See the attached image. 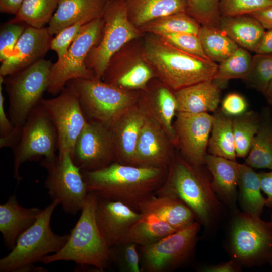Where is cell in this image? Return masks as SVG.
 Returning <instances> with one entry per match:
<instances>
[{
  "label": "cell",
  "instance_id": "1",
  "mask_svg": "<svg viewBox=\"0 0 272 272\" xmlns=\"http://www.w3.org/2000/svg\"><path fill=\"white\" fill-rule=\"evenodd\" d=\"M168 169L115 162L100 169L81 172L88 192L121 201L139 211V206L162 185Z\"/></svg>",
  "mask_w": 272,
  "mask_h": 272
},
{
  "label": "cell",
  "instance_id": "2",
  "mask_svg": "<svg viewBox=\"0 0 272 272\" xmlns=\"http://www.w3.org/2000/svg\"><path fill=\"white\" fill-rule=\"evenodd\" d=\"M168 194L181 200L200 224L209 226L217 218L221 204L211 187V180L201 166L191 165L175 154L166 179L155 194Z\"/></svg>",
  "mask_w": 272,
  "mask_h": 272
},
{
  "label": "cell",
  "instance_id": "3",
  "mask_svg": "<svg viewBox=\"0 0 272 272\" xmlns=\"http://www.w3.org/2000/svg\"><path fill=\"white\" fill-rule=\"evenodd\" d=\"M145 56L163 84L173 92L213 80L218 65L182 51L162 38L147 40Z\"/></svg>",
  "mask_w": 272,
  "mask_h": 272
},
{
  "label": "cell",
  "instance_id": "4",
  "mask_svg": "<svg viewBox=\"0 0 272 272\" xmlns=\"http://www.w3.org/2000/svg\"><path fill=\"white\" fill-rule=\"evenodd\" d=\"M97 195L89 192L79 219L67 241L58 252L47 255L41 262L47 264L58 261H73L103 270L112 260L107 245L98 226L95 216Z\"/></svg>",
  "mask_w": 272,
  "mask_h": 272
},
{
  "label": "cell",
  "instance_id": "5",
  "mask_svg": "<svg viewBox=\"0 0 272 272\" xmlns=\"http://www.w3.org/2000/svg\"><path fill=\"white\" fill-rule=\"evenodd\" d=\"M57 200L42 210L35 222L18 237L11 252L0 259L1 272L47 271L34 263L41 262L47 255L58 252L66 243L69 234L54 233L50 226Z\"/></svg>",
  "mask_w": 272,
  "mask_h": 272
},
{
  "label": "cell",
  "instance_id": "6",
  "mask_svg": "<svg viewBox=\"0 0 272 272\" xmlns=\"http://www.w3.org/2000/svg\"><path fill=\"white\" fill-rule=\"evenodd\" d=\"M67 84L75 90L87 121L109 128L120 114L137 103L140 98L129 90L97 78L74 79Z\"/></svg>",
  "mask_w": 272,
  "mask_h": 272
},
{
  "label": "cell",
  "instance_id": "7",
  "mask_svg": "<svg viewBox=\"0 0 272 272\" xmlns=\"http://www.w3.org/2000/svg\"><path fill=\"white\" fill-rule=\"evenodd\" d=\"M12 149L14 155L13 176L17 186L22 180L19 172L22 164L40 159L52 160L57 157V132L40 102L20 127L18 138Z\"/></svg>",
  "mask_w": 272,
  "mask_h": 272
},
{
  "label": "cell",
  "instance_id": "8",
  "mask_svg": "<svg viewBox=\"0 0 272 272\" xmlns=\"http://www.w3.org/2000/svg\"><path fill=\"white\" fill-rule=\"evenodd\" d=\"M103 35L99 43L89 52L87 67L95 78H103L114 54L126 43L137 38L139 32L130 21L125 0H109L104 10Z\"/></svg>",
  "mask_w": 272,
  "mask_h": 272
},
{
  "label": "cell",
  "instance_id": "9",
  "mask_svg": "<svg viewBox=\"0 0 272 272\" xmlns=\"http://www.w3.org/2000/svg\"><path fill=\"white\" fill-rule=\"evenodd\" d=\"M53 63L41 59L13 74L4 77L9 100L8 117L14 127H21L47 91Z\"/></svg>",
  "mask_w": 272,
  "mask_h": 272
},
{
  "label": "cell",
  "instance_id": "10",
  "mask_svg": "<svg viewBox=\"0 0 272 272\" xmlns=\"http://www.w3.org/2000/svg\"><path fill=\"white\" fill-rule=\"evenodd\" d=\"M230 249L241 266H258L272 257V227L260 216L237 212L232 223Z\"/></svg>",
  "mask_w": 272,
  "mask_h": 272
},
{
  "label": "cell",
  "instance_id": "11",
  "mask_svg": "<svg viewBox=\"0 0 272 272\" xmlns=\"http://www.w3.org/2000/svg\"><path fill=\"white\" fill-rule=\"evenodd\" d=\"M40 164L48 172L45 186L52 200H57L67 214L76 215L81 211L89 192L70 152L58 153L52 160L42 159Z\"/></svg>",
  "mask_w": 272,
  "mask_h": 272
},
{
  "label": "cell",
  "instance_id": "12",
  "mask_svg": "<svg viewBox=\"0 0 272 272\" xmlns=\"http://www.w3.org/2000/svg\"><path fill=\"white\" fill-rule=\"evenodd\" d=\"M103 26L102 17L84 24L70 46L64 57L53 63L49 74L47 91L55 96L74 79L95 78L87 66V57L97 42Z\"/></svg>",
  "mask_w": 272,
  "mask_h": 272
},
{
  "label": "cell",
  "instance_id": "13",
  "mask_svg": "<svg viewBox=\"0 0 272 272\" xmlns=\"http://www.w3.org/2000/svg\"><path fill=\"white\" fill-rule=\"evenodd\" d=\"M200 227L195 221L153 244L139 246L141 271L168 272L184 264L195 250Z\"/></svg>",
  "mask_w": 272,
  "mask_h": 272
},
{
  "label": "cell",
  "instance_id": "14",
  "mask_svg": "<svg viewBox=\"0 0 272 272\" xmlns=\"http://www.w3.org/2000/svg\"><path fill=\"white\" fill-rule=\"evenodd\" d=\"M40 104L55 128L58 153L69 151L71 154L77 138L88 122L75 90L67 84L58 95L42 98Z\"/></svg>",
  "mask_w": 272,
  "mask_h": 272
},
{
  "label": "cell",
  "instance_id": "15",
  "mask_svg": "<svg viewBox=\"0 0 272 272\" xmlns=\"http://www.w3.org/2000/svg\"><path fill=\"white\" fill-rule=\"evenodd\" d=\"M71 156L81 171L100 169L116 162L110 129L100 123L88 121Z\"/></svg>",
  "mask_w": 272,
  "mask_h": 272
},
{
  "label": "cell",
  "instance_id": "16",
  "mask_svg": "<svg viewBox=\"0 0 272 272\" xmlns=\"http://www.w3.org/2000/svg\"><path fill=\"white\" fill-rule=\"evenodd\" d=\"M213 115L208 113L177 112L173 122L176 145L181 156L192 165L205 163Z\"/></svg>",
  "mask_w": 272,
  "mask_h": 272
},
{
  "label": "cell",
  "instance_id": "17",
  "mask_svg": "<svg viewBox=\"0 0 272 272\" xmlns=\"http://www.w3.org/2000/svg\"><path fill=\"white\" fill-rule=\"evenodd\" d=\"M173 146L162 128L146 115L135 148V166L168 168L175 155Z\"/></svg>",
  "mask_w": 272,
  "mask_h": 272
},
{
  "label": "cell",
  "instance_id": "18",
  "mask_svg": "<svg viewBox=\"0 0 272 272\" xmlns=\"http://www.w3.org/2000/svg\"><path fill=\"white\" fill-rule=\"evenodd\" d=\"M52 36L47 27L27 26L11 54L1 62L0 76L6 77L21 71L43 59L50 49Z\"/></svg>",
  "mask_w": 272,
  "mask_h": 272
},
{
  "label": "cell",
  "instance_id": "19",
  "mask_svg": "<svg viewBox=\"0 0 272 272\" xmlns=\"http://www.w3.org/2000/svg\"><path fill=\"white\" fill-rule=\"evenodd\" d=\"M95 216L101 234L112 249L120 244L123 236L142 213L121 201L97 196Z\"/></svg>",
  "mask_w": 272,
  "mask_h": 272
},
{
  "label": "cell",
  "instance_id": "20",
  "mask_svg": "<svg viewBox=\"0 0 272 272\" xmlns=\"http://www.w3.org/2000/svg\"><path fill=\"white\" fill-rule=\"evenodd\" d=\"M146 115L138 102L126 109L109 128L116 162L135 166V148Z\"/></svg>",
  "mask_w": 272,
  "mask_h": 272
},
{
  "label": "cell",
  "instance_id": "21",
  "mask_svg": "<svg viewBox=\"0 0 272 272\" xmlns=\"http://www.w3.org/2000/svg\"><path fill=\"white\" fill-rule=\"evenodd\" d=\"M106 0H58L47 27L50 34L79 22L87 23L102 16Z\"/></svg>",
  "mask_w": 272,
  "mask_h": 272
},
{
  "label": "cell",
  "instance_id": "22",
  "mask_svg": "<svg viewBox=\"0 0 272 272\" xmlns=\"http://www.w3.org/2000/svg\"><path fill=\"white\" fill-rule=\"evenodd\" d=\"M138 103L146 115L162 128L176 146L173 120L177 112L178 105L174 92L163 84L153 93L140 97Z\"/></svg>",
  "mask_w": 272,
  "mask_h": 272
},
{
  "label": "cell",
  "instance_id": "23",
  "mask_svg": "<svg viewBox=\"0 0 272 272\" xmlns=\"http://www.w3.org/2000/svg\"><path fill=\"white\" fill-rule=\"evenodd\" d=\"M42 211L38 208L22 207L15 194L0 205V231L8 249L13 248L19 236L35 222Z\"/></svg>",
  "mask_w": 272,
  "mask_h": 272
},
{
  "label": "cell",
  "instance_id": "24",
  "mask_svg": "<svg viewBox=\"0 0 272 272\" xmlns=\"http://www.w3.org/2000/svg\"><path fill=\"white\" fill-rule=\"evenodd\" d=\"M139 212L154 214L177 230L196 221L194 213L186 205L168 194L152 195L139 206Z\"/></svg>",
  "mask_w": 272,
  "mask_h": 272
},
{
  "label": "cell",
  "instance_id": "25",
  "mask_svg": "<svg viewBox=\"0 0 272 272\" xmlns=\"http://www.w3.org/2000/svg\"><path fill=\"white\" fill-rule=\"evenodd\" d=\"M177 112L208 113L217 110L221 92L213 80L200 82L174 92Z\"/></svg>",
  "mask_w": 272,
  "mask_h": 272
},
{
  "label": "cell",
  "instance_id": "26",
  "mask_svg": "<svg viewBox=\"0 0 272 272\" xmlns=\"http://www.w3.org/2000/svg\"><path fill=\"white\" fill-rule=\"evenodd\" d=\"M205 164L212 175L211 187L215 193L227 204L233 205L237 196L240 164L207 154Z\"/></svg>",
  "mask_w": 272,
  "mask_h": 272
},
{
  "label": "cell",
  "instance_id": "27",
  "mask_svg": "<svg viewBox=\"0 0 272 272\" xmlns=\"http://www.w3.org/2000/svg\"><path fill=\"white\" fill-rule=\"evenodd\" d=\"M219 27L239 47L254 52L265 32L251 15L220 17Z\"/></svg>",
  "mask_w": 272,
  "mask_h": 272
},
{
  "label": "cell",
  "instance_id": "28",
  "mask_svg": "<svg viewBox=\"0 0 272 272\" xmlns=\"http://www.w3.org/2000/svg\"><path fill=\"white\" fill-rule=\"evenodd\" d=\"M128 18L135 26L179 13H188V0H125Z\"/></svg>",
  "mask_w": 272,
  "mask_h": 272
},
{
  "label": "cell",
  "instance_id": "29",
  "mask_svg": "<svg viewBox=\"0 0 272 272\" xmlns=\"http://www.w3.org/2000/svg\"><path fill=\"white\" fill-rule=\"evenodd\" d=\"M177 230L154 214L142 213V217L123 236L119 245L133 243L138 246H148Z\"/></svg>",
  "mask_w": 272,
  "mask_h": 272
},
{
  "label": "cell",
  "instance_id": "30",
  "mask_svg": "<svg viewBox=\"0 0 272 272\" xmlns=\"http://www.w3.org/2000/svg\"><path fill=\"white\" fill-rule=\"evenodd\" d=\"M245 161L253 168L272 170V111L268 107L260 114L259 126Z\"/></svg>",
  "mask_w": 272,
  "mask_h": 272
},
{
  "label": "cell",
  "instance_id": "31",
  "mask_svg": "<svg viewBox=\"0 0 272 272\" xmlns=\"http://www.w3.org/2000/svg\"><path fill=\"white\" fill-rule=\"evenodd\" d=\"M207 149L209 154L236 161L232 117L225 114L220 109L215 111L213 115Z\"/></svg>",
  "mask_w": 272,
  "mask_h": 272
},
{
  "label": "cell",
  "instance_id": "32",
  "mask_svg": "<svg viewBox=\"0 0 272 272\" xmlns=\"http://www.w3.org/2000/svg\"><path fill=\"white\" fill-rule=\"evenodd\" d=\"M238 187L239 203L243 212L260 216L265 206L259 173L246 164H240Z\"/></svg>",
  "mask_w": 272,
  "mask_h": 272
},
{
  "label": "cell",
  "instance_id": "33",
  "mask_svg": "<svg viewBox=\"0 0 272 272\" xmlns=\"http://www.w3.org/2000/svg\"><path fill=\"white\" fill-rule=\"evenodd\" d=\"M198 35L206 55L215 62H222L239 47L218 27L202 25Z\"/></svg>",
  "mask_w": 272,
  "mask_h": 272
},
{
  "label": "cell",
  "instance_id": "34",
  "mask_svg": "<svg viewBox=\"0 0 272 272\" xmlns=\"http://www.w3.org/2000/svg\"><path fill=\"white\" fill-rule=\"evenodd\" d=\"M58 0H24L11 22L23 23L37 28L49 23Z\"/></svg>",
  "mask_w": 272,
  "mask_h": 272
},
{
  "label": "cell",
  "instance_id": "35",
  "mask_svg": "<svg viewBox=\"0 0 272 272\" xmlns=\"http://www.w3.org/2000/svg\"><path fill=\"white\" fill-rule=\"evenodd\" d=\"M260 115L253 111H246L232 117L233 130L236 156L246 158L258 131Z\"/></svg>",
  "mask_w": 272,
  "mask_h": 272
},
{
  "label": "cell",
  "instance_id": "36",
  "mask_svg": "<svg viewBox=\"0 0 272 272\" xmlns=\"http://www.w3.org/2000/svg\"><path fill=\"white\" fill-rule=\"evenodd\" d=\"M201 26L187 13H176L163 17L144 25L143 30L156 35L162 33L185 32L198 35Z\"/></svg>",
  "mask_w": 272,
  "mask_h": 272
},
{
  "label": "cell",
  "instance_id": "37",
  "mask_svg": "<svg viewBox=\"0 0 272 272\" xmlns=\"http://www.w3.org/2000/svg\"><path fill=\"white\" fill-rule=\"evenodd\" d=\"M154 73L146 64L139 62L125 71L106 73L105 82L127 90H146L147 85L153 77Z\"/></svg>",
  "mask_w": 272,
  "mask_h": 272
},
{
  "label": "cell",
  "instance_id": "38",
  "mask_svg": "<svg viewBox=\"0 0 272 272\" xmlns=\"http://www.w3.org/2000/svg\"><path fill=\"white\" fill-rule=\"evenodd\" d=\"M252 58L248 50L239 47L230 56L219 63L213 81L224 83L233 79L244 80L250 70Z\"/></svg>",
  "mask_w": 272,
  "mask_h": 272
},
{
  "label": "cell",
  "instance_id": "39",
  "mask_svg": "<svg viewBox=\"0 0 272 272\" xmlns=\"http://www.w3.org/2000/svg\"><path fill=\"white\" fill-rule=\"evenodd\" d=\"M271 79L272 53H255L249 73L244 80L250 87L263 93Z\"/></svg>",
  "mask_w": 272,
  "mask_h": 272
},
{
  "label": "cell",
  "instance_id": "40",
  "mask_svg": "<svg viewBox=\"0 0 272 272\" xmlns=\"http://www.w3.org/2000/svg\"><path fill=\"white\" fill-rule=\"evenodd\" d=\"M272 6V0H220V17L250 15Z\"/></svg>",
  "mask_w": 272,
  "mask_h": 272
},
{
  "label": "cell",
  "instance_id": "41",
  "mask_svg": "<svg viewBox=\"0 0 272 272\" xmlns=\"http://www.w3.org/2000/svg\"><path fill=\"white\" fill-rule=\"evenodd\" d=\"M158 35L182 51L210 60L205 53L198 35L185 32H171L162 33Z\"/></svg>",
  "mask_w": 272,
  "mask_h": 272
},
{
  "label": "cell",
  "instance_id": "42",
  "mask_svg": "<svg viewBox=\"0 0 272 272\" xmlns=\"http://www.w3.org/2000/svg\"><path fill=\"white\" fill-rule=\"evenodd\" d=\"M188 14L194 18L202 25H216L220 14V0H188Z\"/></svg>",
  "mask_w": 272,
  "mask_h": 272
},
{
  "label": "cell",
  "instance_id": "43",
  "mask_svg": "<svg viewBox=\"0 0 272 272\" xmlns=\"http://www.w3.org/2000/svg\"><path fill=\"white\" fill-rule=\"evenodd\" d=\"M23 23L8 22L0 31V61L2 62L13 52L15 47L26 28Z\"/></svg>",
  "mask_w": 272,
  "mask_h": 272
},
{
  "label": "cell",
  "instance_id": "44",
  "mask_svg": "<svg viewBox=\"0 0 272 272\" xmlns=\"http://www.w3.org/2000/svg\"><path fill=\"white\" fill-rule=\"evenodd\" d=\"M85 24L86 23L79 22L69 26L62 29L52 38L50 49L56 52L57 60H60L64 57L70 46Z\"/></svg>",
  "mask_w": 272,
  "mask_h": 272
},
{
  "label": "cell",
  "instance_id": "45",
  "mask_svg": "<svg viewBox=\"0 0 272 272\" xmlns=\"http://www.w3.org/2000/svg\"><path fill=\"white\" fill-rule=\"evenodd\" d=\"M119 245L121 247L120 253L117 256H112V259L117 258L119 266L123 271L142 272L140 254L137 249L138 245L133 243H123Z\"/></svg>",
  "mask_w": 272,
  "mask_h": 272
},
{
  "label": "cell",
  "instance_id": "46",
  "mask_svg": "<svg viewBox=\"0 0 272 272\" xmlns=\"http://www.w3.org/2000/svg\"><path fill=\"white\" fill-rule=\"evenodd\" d=\"M248 104L243 96L237 93L227 95L222 101L220 110L226 115L234 117L247 110Z\"/></svg>",
  "mask_w": 272,
  "mask_h": 272
},
{
  "label": "cell",
  "instance_id": "47",
  "mask_svg": "<svg viewBox=\"0 0 272 272\" xmlns=\"http://www.w3.org/2000/svg\"><path fill=\"white\" fill-rule=\"evenodd\" d=\"M4 79L3 76H0V138L9 135L14 128L4 109V97L2 92Z\"/></svg>",
  "mask_w": 272,
  "mask_h": 272
},
{
  "label": "cell",
  "instance_id": "48",
  "mask_svg": "<svg viewBox=\"0 0 272 272\" xmlns=\"http://www.w3.org/2000/svg\"><path fill=\"white\" fill-rule=\"evenodd\" d=\"M261 190L267 195L265 206L272 207V171L259 173Z\"/></svg>",
  "mask_w": 272,
  "mask_h": 272
},
{
  "label": "cell",
  "instance_id": "49",
  "mask_svg": "<svg viewBox=\"0 0 272 272\" xmlns=\"http://www.w3.org/2000/svg\"><path fill=\"white\" fill-rule=\"evenodd\" d=\"M241 265L234 260L207 266L203 269L206 272H236L241 270Z\"/></svg>",
  "mask_w": 272,
  "mask_h": 272
},
{
  "label": "cell",
  "instance_id": "50",
  "mask_svg": "<svg viewBox=\"0 0 272 272\" xmlns=\"http://www.w3.org/2000/svg\"><path fill=\"white\" fill-rule=\"evenodd\" d=\"M250 15L257 19L265 29H272V6L257 11Z\"/></svg>",
  "mask_w": 272,
  "mask_h": 272
},
{
  "label": "cell",
  "instance_id": "51",
  "mask_svg": "<svg viewBox=\"0 0 272 272\" xmlns=\"http://www.w3.org/2000/svg\"><path fill=\"white\" fill-rule=\"evenodd\" d=\"M265 31L255 53L256 54L272 53V29Z\"/></svg>",
  "mask_w": 272,
  "mask_h": 272
},
{
  "label": "cell",
  "instance_id": "52",
  "mask_svg": "<svg viewBox=\"0 0 272 272\" xmlns=\"http://www.w3.org/2000/svg\"><path fill=\"white\" fill-rule=\"evenodd\" d=\"M24 0H0V11L15 15Z\"/></svg>",
  "mask_w": 272,
  "mask_h": 272
},
{
  "label": "cell",
  "instance_id": "53",
  "mask_svg": "<svg viewBox=\"0 0 272 272\" xmlns=\"http://www.w3.org/2000/svg\"><path fill=\"white\" fill-rule=\"evenodd\" d=\"M265 99L270 105L272 106V79L270 81L266 89L263 93Z\"/></svg>",
  "mask_w": 272,
  "mask_h": 272
},
{
  "label": "cell",
  "instance_id": "54",
  "mask_svg": "<svg viewBox=\"0 0 272 272\" xmlns=\"http://www.w3.org/2000/svg\"><path fill=\"white\" fill-rule=\"evenodd\" d=\"M270 264L272 266V257L271 258L270 261H269Z\"/></svg>",
  "mask_w": 272,
  "mask_h": 272
},
{
  "label": "cell",
  "instance_id": "55",
  "mask_svg": "<svg viewBox=\"0 0 272 272\" xmlns=\"http://www.w3.org/2000/svg\"><path fill=\"white\" fill-rule=\"evenodd\" d=\"M270 223L271 227H272V213H271V220H270Z\"/></svg>",
  "mask_w": 272,
  "mask_h": 272
},
{
  "label": "cell",
  "instance_id": "56",
  "mask_svg": "<svg viewBox=\"0 0 272 272\" xmlns=\"http://www.w3.org/2000/svg\"><path fill=\"white\" fill-rule=\"evenodd\" d=\"M271 111H272V106H271Z\"/></svg>",
  "mask_w": 272,
  "mask_h": 272
},
{
  "label": "cell",
  "instance_id": "57",
  "mask_svg": "<svg viewBox=\"0 0 272 272\" xmlns=\"http://www.w3.org/2000/svg\"><path fill=\"white\" fill-rule=\"evenodd\" d=\"M106 1H109V0H106Z\"/></svg>",
  "mask_w": 272,
  "mask_h": 272
}]
</instances>
